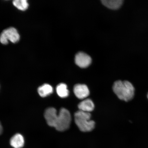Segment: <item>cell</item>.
I'll use <instances>...</instances> for the list:
<instances>
[{
	"label": "cell",
	"instance_id": "cell-3",
	"mask_svg": "<svg viewBox=\"0 0 148 148\" xmlns=\"http://www.w3.org/2000/svg\"><path fill=\"white\" fill-rule=\"evenodd\" d=\"M91 114L90 112L79 110L75 114L76 125L80 130L83 132H90L95 127V123L90 120Z\"/></svg>",
	"mask_w": 148,
	"mask_h": 148
},
{
	"label": "cell",
	"instance_id": "cell-11",
	"mask_svg": "<svg viewBox=\"0 0 148 148\" xmlns=\"http://www.w3.org/2000/svg\"><path fill=\"white\" fill-rule=\"evenodd\" d=\"M56 92L59 97L62 98H66L69 95V91L67 86L64 83H60L56 87Z\"/></svg>",
	"mask_w": 148,
	"mask_h": 148
},
{
	"label": "cell",
	"instance_id": "cell-2",
	"mask_svg": "<svg viewBox=\"0 0 148 148\" xmlns=\"http://www.w3.org/2000/svg\"><path fill=\"white\" fill-rule=\"evenodd\" d=\"M112 89L114 93L121 100L128 101L134 97V87L128 81H116L114 83Z\"/></svg>",
	"mask_w": 148,
	"mask_h": 148
},
{
	"label": "cell",
	"instance_id": "cell-12",
	"mask_svg": "<svg viewBox=\"0 0 148 148\" xmlns=\"http://www.w3.org/2000/svg\"><path fill=\"white\" fill-rule=\"evenodd\" d=\"M14 6L21 10H26L29 6L26 0H14L13 2Z\"/></svg>",
	"mask_w": 148,
	"mask_h": 148
},
{
	"label": "cell",
	"instance_id": "cell-5",
	"mask_svg": "<svg viewBox=\"0 0 148 148\" xmlns=\"http://www.w3.org/2000/svg\"><path fill=\"white\" fill-rule=\"evenodd\" d=\"M75 62L76 64L81 68H86L89 66L92 62V59L86 53L79 52L75 55Z\"/></svg>",
	"mask_w": 148,
	"mask_h": 148
},
{
	"label": "cell",
	"instance_id": "cell-4",
	"mask_svg": "<svg viewBox=\"0 0 148 148\" xmlns=\"http://www.w3.org/2000/svg\"><path fill=\"white\" fill-rule=\"evenodd\" d=\"M20 39V36L16 29L11 27L3 30L0 35V42L3 44L8 43V40L16 43Z\"/></svg>",
	"mask_w": 148,
	"mask_h": 148
},
{
	"label": "cell",
	"instance_id": "cell-9",
	"mask_svg": "<svg viewBox=\"0 0 148 148\" xmlns=\"http://www.w3.org/2000/svg\"><path fill=\"white\" fill-rule=\"evenodd\" d=\"M102 3L109 9H117L123 4V0H102Z\"/></svg>",
	"mask_w": 148,
	"mask_h": 148
},
{
	"label": "cell",
	"instance_id": "cell-1",
	"mask_svg": "<svg viewBox=\"0 0 148 148\" xmlns=\"http://www.w3.org/2000/svg\"><path fill=\"white\" fill-rule=\"evenodd\" d=\"M44 117L49 126L55 127L58 131H65L71 123V114L69 111L64 108L61 109L58 114L55 108H48L44 113Z\"/></svg>",
	"mask_w": 148,
	"mask_h": 148
},
{
	"label": "cell",
	"instance_id": "cell-10",
	"mask_svg": "<svg viewBox=\"0 0 148 148\" xmlns=\"http://www.w3.org/2000/svg\"><path fill=\"white\" fill-rule=\"evenodd\" d=\"M38 92L40 97H44L52 93L53 88L49 84H44L38 88Z\"/></svg>",
	"mask_w": 148,
	"mask_h": 148
},
{
	"label": "cell",
	"instance_id": "cell-14",
	"mask_svg": "<svg viewBox=\"0 0 148 148\" xmlns=\"http://www.w3.org/2000/svg\"><path fill=\"white\" fill-rule=\"evenodd\" d=\"M147 97L148 99V93L147 95Z\"/></svg>",
	"mask_w": 148,
	"mask_h": 148
},
{
	"label": "cell",
	"instance_id": "cell-6",
	"mask_svg": "<svg viewBox=\"0 0 148 148\" xmlns=\"http://www.w3.org/2000/svg\"><path fill=\"white\" fill-rule=\"evenodd\" d=\"M73 92L76 97L79 99H86L90 94L88 86L83 84H76L74 87Z\"/></svg>",
	"mask_w": 148,
	"mask_h": 148
},
{
	"label": "cell",
	"instance_id": "cell-8",
	"mask_svg": "<svg viewBox=\"0 0 148 148\" xmlns=\"http://www.w3.org/2000/svg\"><path fill=\"white\" fill-rule=\"evenodd\" d=\"M10 145L14 148H21L25 144L23 137L21 134H16L10 140Z\"/></svg>",
	"mask_w": 148,
	"mask_h": 148
},
{
	"label": "cell",
	"instance_id": "cell-7",
	"mask_svg": "<svg viewBox=\"0 0 148 148\" xmlns=\"http://www.w3.org/2000/svg\"><path fill=\"white\" fill-rule=\"evenodd\" d=\"M78 107L79 110L90 112L94 110V105L91 99H86L79 103Z\"/></svg>",
	"mask_w": 148,
	"mask_h": 148
},
{
	"label": "cell",
	"instance_id": "cell-13",
	"mask_svg": "<svg viewBox=\"0 0 148 148\" xmlns=\"http://www.w3.org/2000/svg\"><path fill=\"white\" fill-rule=\"evenodd\" d=\"M3 132V127L1 123H0V135H1Z\"/></svg>",
	"mask_w": 148,
	"mask_h": 148
}]
</instances>
